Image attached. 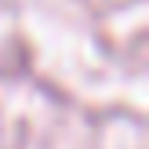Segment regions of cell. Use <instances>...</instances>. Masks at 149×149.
Returning a JSON list of instances; mask_svg holds the SVG:
<instances>
[]
</instances>
